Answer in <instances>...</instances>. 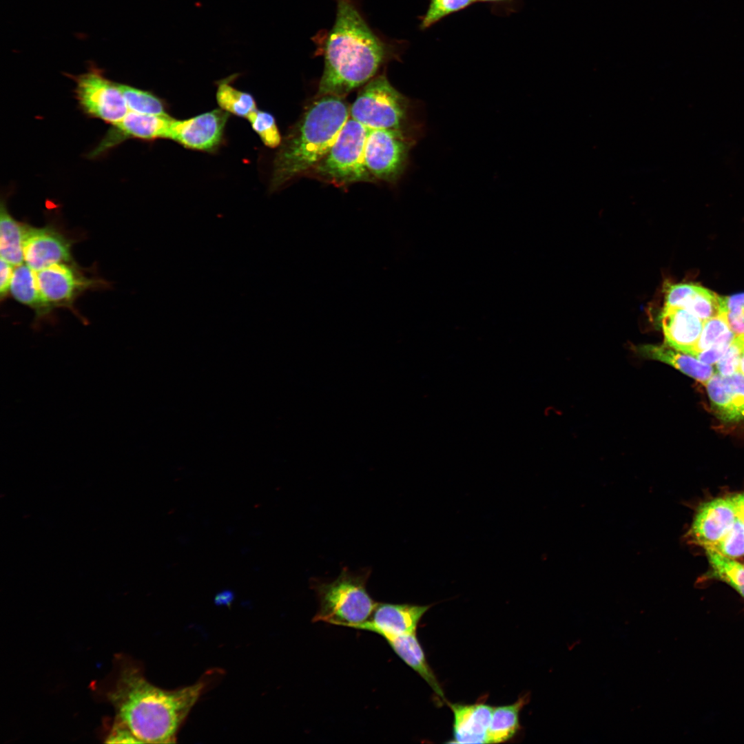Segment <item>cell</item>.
Segmentation results:
<instances>
[{
  "label": "cell",
  "instance_id": "13",
  "mask_svg": "<svg viewBox=\"0 0 744 744\" xmlns=\"http://www.w3.org/2000/svg\"><path fill=\"white\" fill-rule=\"evenodd\" d=\"M70 242L50 227H26L23 242L25 263L34 271L71 260Z\"/></svg>",
  "mask_w": 744,
  "mask_h": 744
},
{
  "label": "cell",
  "instance_id": "19",
  "mask_svg": "<svg viewBox=\"0 0 744 744\" xmlns=\"http://www.w3.org/2000/svg\"><path fill=\"white\" fill-rule=\"evenodd\" d=\"M10 291L15 300L34 309L38 318L50 313L52 309L41 293L36 271L26 264L18 265L14 269Z\"/></svg>",
  "mask_w": 744,
  "mask_h": 744
},
{
  "label": "cell",
  "instance_id": "37",
  "mask_svg": "<svg viewBox=\"0 0 744 744\" xmlns=\"http://www.w3.org/2000/svg\"><path fill=\"white\" fill-rule=\"evenodd\" d=\"M734 506L736 519L744 524V493L730 497Z\"/></svg>",
  "mask_w": 744,
  "mask_h": 744
},
{
  "label": "cell",
  "instance_id": "22",
  "mask_svg": "<svg viewBox=\"0 0 744 744\" xmlns=\"http://www.w3.org/2000/svg\"><path fill=\"white\" fill-rule=\"evenodd\" d=\"M216 97L220 109L237 116L247 118L257 109L254 96L235 88L227 79L218 83Z\"/></svg>",
  "mask_w": 744,
  "mask_h": 744
},
{
  "label": "cell",
  "instance_id": "35",
  "mask_svg": "<svg viewBox=\"0 0 744 744\" xmlns=\"http://www.w3.org/2000/svg\"><path fill=\"white\" fill-rule=\"evenodd\" d=\"M13 272V265L1 258L0 294L1 298L10 290Z\"/></svg>",
  "mask_w": 744,
  "mask_h": 744
},
{
  "label": "cell",
  "instance_id": "28",
  "mask_svg": "<svg viewBox=\"0 0 744 744\" xmlns=\"http://www.w3.org/2000/svg\"><path fill=\"white\" fill-rule=\"evenodd\" d=\"M730 331L731 329L723 313H720L716 316L705 321L699 339L690 355L694 356L696 354L709 348Z\"/></svg>",
  "mask_w": 744,
  "mask_h": 744
},
{
  "label": "cell",
  "instance_id": "4",
  "mask_svg": "<svg viewBox=\"0 0 744 744\" xmlns=\"http://www.w3.org/2000/svg\"><path fill=\"white\" fill-rule=\"evenodd\" d=\"M370 575L369 568L352 572L344 567L331 581L312 579L311 588L319 603L313 622L354 629L366 622L377 605L366 590Z\"/></svg>",
  "mask_w": 744,
  "mask_h": 744
},
{
  "label": "cell",
  "instance_id": "9",
  "mask_svg": "<svg viewBox=\"0 0 744 744\" xmlns=\"http://www.w3.org/2000/svg\"><path fill=\"white\" fill-rule=\"evenodd\" d=\"M229 116L220 108L185 120L174 119L168 138L187 149L214 151L222 142Z\"/></svg>",
  "mask_w": 744,
  "mask_h": 744
},
{
  "label": "cell",
  "instance_id": "25",
  "mask_svg": "<svg viewBox=\"0 0 744 744\" xmlns=\"http://www.w3.org/2000/svg\"><path fill=\"white\" fill-rule=\"evenodd\" d=\"M678 307L686 309L705 322L720 313V296L696 285L694 290Z\"/></svg>",
  "mask_w": 744,
  "mask_h": 744
},
{
  "label": "cell",
  "instance_id": "2",
  "mask_svg": "<svg viewBox=\"0 0 744 744\" xmlns=\"http://www.w3.org/2000/svg\"><path fill=\"white\" fill-rule=\"evenodd\" d=\"M204 682L165 690L148 682L139 670L123 667L114 688L108 694L116 719L141 743H170L199 699Z\"/></svg>",
  "mask_w": 744,
  "mask_h": 744
},
{
  "label": "cell",
  "instance_id": "38",
  "mask_svg": "<svg viewBox=\"0 0 744 744\" xmlns=\"http://www.w3.org/2000/svg\"><path fill=\"white\" fill-rule=\"evenodd\" d=\"M231 598H232V593L231 592H229V591H225V592L220 593L217 597L216 599L219 602H225V601L227 602L228 600H230Z\"/></svg>",
  "mask_w": 744,
  "mask_h": 744
},
{
  "label": "cell",
  "instance_id": "3",
  "mask_svg": "<svg viewBox=\"0 0 744 744\" xmlns=\"http://www.w3.org/2000/svg\"><path fill=\"white\" fill-rule=\"evenodd\" d=\"M344 97L316 96L282 139L273 163L269 191L304 176L328 152L350 117Z\"/></svg>",
  "mask_w": 744,
  "mask_h": 744
},
{
  "label": "cell",
  "instance_id": "17",
  "mask_svg": "<svg viewBox=\"0 0 744 744\" xmlns=\"http://www.w3.org/2000/svg\"><path fill=\"white\" fill-rule=\"evenodd\" d=\"M637 352L645 358L671 365L685 375L705 385L714 374V369L710 364L701 362L694 355L676 350L667 344L643 345L637 348Z\"/></svg>",
  "mask_w": 744,
  "mask_h": 744
},
{
  "label": "cell",
  "instance_id": "10",
  "mask_svg": "<svg viewBox=\"0 0 744 744\" xmlns=\"http://www.w3.org/2000/svg\"><path fill=\"white\" fill-rule=\"evenodd\" d=\"M736 519L730 497L712 499L698 508L685 539L690 544L709 548L728 533Z\"/></svg>",
  "mask_w": 744,
  "mask_h": 744
},
{
  "label": "cell",
  "instance_id": "29",
  "mask_svg": "<svg viewBox=\"0 0 744 744\" xmlns=\"http://www.w3.org/2000/svg\"><path fill=\"white\" fill-rule=\"evenodd\" d=\"M705 549L712 550L725 557L734 559L744 555V524L736 519L728 533L717 543Z\"/></svg>",
  "mask_w": 744,
  "mask_h": 744
},
{
  "label": "cell",
  "instance_id": "27",
  "mask_svg": "<svg viewBox=\"0 0 744 744\" xmlns=\"http://www.w3.org/2000/svg\"><path fill=\"white\" fill-rule=\"evenodd\" d=\"M476 0H430L425 14L421 17L420 28L426 30L446 17L459 12Z\"/></svg>",
  "mask_w": 744,
  "mask_h": 744
},
{
  "label": "cell",
  "instance_id": "24",
  "mask_svg": "<svg viewBox=\"0 0 744 744\" xmlns=\"http://www.w3.org/2000/svg\"><path fill=\"white\" fill-rule=\"evenodd\" d=\"M129 112L143 114L169 115L163 99L149 91L117 83Z\"/></svg>",
  "mask_w": 744,
  "mask_h": 744
},
{
  "label": "cell",
  "instance_id": "15",
  "mask_svg": "<svg viewBox=\"0 0 744 744\" xmlns=\"http://www.w3.org/2000/svg\"><path fill=\"white\" fill-rule=\"evenodd\" d=\"M661 321L665 344L690 354L699 339L704 322L685 308L665 306Z\"/></svg>",
  "mask_w": 744,
  "mask_h": 744
},
{
  "label": "cell",
  "instance_id": "30",
  "mask_svg": "<svg viewBox=\"0 0 744 744\" xmlns=\"http://www.w3.org/2000/svg\"><path fill=\"white\" fill-rule=\"evenodd\" d=\"M729 389V415L727 422L744 420V374L737 371L723 376Z\"/></svg>",
  "mask_w": 744,
  "mask_h": 744
},
{
  "label": "cell",
  "instance_id": "18",
  "mask_svg": "<svg viewBox=\"0 0 744 744\" xmlns=\"http://www.w3.org/2000/svg\"><path fill=\"white\" fill-rule=\"evenodd\" d=\"M386 641L394 652L420 674L433 690L446 703L442 688L427 663L424 650L415 633L393 637Z\"/></svg>",
  "mask_w": 744,
  "mask_h": 744
},
{
  "label": "cell",
  "instance_id": "14",
  "mask_svg": "<svg viewBox=\"0 0 744 744\" xmlns=\"http://www.w3.org/2000/svg\"><path fill=\"white\" fill-rule=\"evenodd\" d=\"M41 293L46 303L54 307L68 306L76 296L92 285L70 265L59 263L36 271Z\"/></svg>",
  "mask_w": 744,
  "mask_h": 744
},
{
  "label": "cell",
  "instance_id": "16",
  "mask_svg": "<svg viewBox=\"0 0 744 744\" xmlns=\"http://www.w3.org/2000/svg\"><path fill=\"white\" fill-rule=\"evenodd\" d=\"M453 713V739L457 743H486L493 707L485 703L446 702Z\"/></svg>",
  "mask_w": 744,
  "mask_h": 744
},
{
  "label": "cell",
  "instance_id": "11",
  "mask_svg": "<svg viewBox=\"0 0 744 744\" xmlns=\"http://www.w3.org/2000/svg\"><path fill=\"white\" fill-rule=\"evenodd\" d=\"M173 120L169 115L143 114L129 112L121 121L112 125L105 137L90 155L92 157L99 156L129 138L145 141L168 138Z\"/></svg>",
  "mask_w": 744,
  "mask_h": 744
},
{
  "label": "cell",
  "instance_id": "8",
  "mask_svg": "<svg viewBox=\"0 0 744 744\" xmlns=\"http://www.w3.org/2000/svg\"><path fill=\"white\" fill-rule=\"evenodd\" d=\"M74 79L76 99L88 116L114 125L129 112L117 83L107 79L99 68L92 66Z\"/></svg>",
  "mask_w": 744,
  "mask_h": 744
},
{
  "label": "cell",
  "instance_id": "34",
  "mask_svg": "<svg viewBox=\"0 0 744 744\" xmlns=\"http://www.w3.org/2000/svg\"><path fill=\"white\" fill-rule=\"evenodd\" d=\"M728 325L736 337L744 335V307L725 313Z\"/></svg>",
  "mask_w": 744,
  "mask_h": 744
},
{
  "label": "cell",
  "instance_id": "36",
  "mask_svg": "<svg viewBox=\"0 0 744 744\" xmlns=\"http://www.w3.org/2000/svg\"><path fill=\"white\" fill-rule=\"evenodd\" d=\"M720 313H725L744 307V293L727 297H720Z\"/></svg>",
  "mask_w": 744,
  "mask_h": 744
},
{
  "label": "cell",
  "instance_id": "32",
  "mask_svg": "<svg viewBox=\"0 0 744 744\" xmlns=\"http://www.w3.org/2000/svg\"><path fill=\"white\" fill-rule=\"evenodd\" d=\"M735 338V334L731 330L709 348L694 356L703 363L714 364L725 353Z\"/></svg>",
  "mask_w": 744,
  "mask_h": 744
},
{
  "label": "cell",
  "instance_id": "33",
  "mask_svg": "<svg viewBox=\"0 0 744 744\" xmlns=\"http://www.w3.org/2000/svg\"><path fill=\"white\" fill-rule=\"evenodd\" d=\"M105 742L110 743H141L127 726L116 719Z\"/></svg>",
  "mask_w": 744,
  "mask_h": 744
},
{
  "label": "cell",
  "instance_id": "42",
  "mask_svg": "<svg viewBox=\"0 0 744 744\" xmlns=\"http://www.w3.org/2000/svg\"><path fill=\"white\" fill-rule=\"evenodd\" d=\"M741 340L744 341V335L738 337Z\"/></svg>",
  "mask_w": 744,
  "mask_h": 744
},
{
  "label": "cell",
  "instance_id": "1",
  "mask_svg": "<svg viewBox=\"0 0 744 744\" xmlns=\"http://www.w3.org/2000/svg\"><path fill=\"white\" fill-rule=\"evenodd\" d=\"M335 1L334 23L316 39L324 62L316 96L344 97L372 79L388 61L397 59L404 45L375 33L354 0Z\"/></svg>",
  "mask_w": 744,
  "mask_h": 744
},
{
  "label": "cell",
  "instance_id": "21",
  "mask_svg": "<svg viewBox=\"0 0 744 744\" xmlns=\"http://www.w3.org/2000/svg\"><path fill=\"white\" fill-rule=\"evenodd\" d=\"M528 700V695L508 705L493 707L486 743H499L511 739L518 732L519 713Z\"/></svg>",
  "mask_w": 744,
  "mask_h": 744
},
{
  "label": "cell",
  "instance_id": "31",
  "mask_svg": "<svg viewBox=\"0 0 744 744\" xmlns=\"http://www.w3.org/2000/svg\"><path fill=\"white\" fill-rule=\"evenodd\" d=\"M742 355L741 345L735 338L727 351L716 362L717 373L722 376H729L738 371Z\"/></svg>",
  "mask_w": 744,
  "mask_h": 744
},
{
  "label": "cell",
  "instance_id": "6",
  "mask_svg": "<svg viewBox=\"0 0 744 744\" xmlns=\"http://www.w3.org/2000/svg\"><path fill=\"white\" fill-rule=\"evenodd\" d=\"M409 110L408 99L382 74L364 85L350 106L349 116L368 130L407 131Z\"/></svg>",
  "mask_w": 744,
  "mask_h": 744
},
{
  "label": "cell",
  "instance_id": "41",
  "mask_svg": "<svg viewBox=\"0 0 744 744\" xmlns=\"http://www.w3.org/2000/svg\"><path fill=\"white\" fill-rule=\"evenodd\" d=\"M483 1V2H499V1H505V0H476V1Z\"/></svg>",
  "mask_w": 744,
  "mask_h": 744
},
{
  "label": "cell",
  "instance_id": "26",
  "mask_svg": "<svg viewBox=\"0 0 744 744\" xmlns=\"http://www.w3.org/2000/svg\"><path fill=\"white\" fill-rule=\"evenodd\" d=\"M254 131L267 147H279L282 138L274 116L269 112L256 110L247 117Z\"/></svg>",
  "mask_w": 744,
  "mask_h": 744
},
{
  "label": "cell",
  "instance_id": "7",
  "mask_svg": "<svg viewBox=\"0 0 744 744\" xmlns=\"http://www.w3.org/2000/svg\"><path fill=\"white\" fill-rule=\"evenodd\" d=\"M414 138L407 131L368 130L364 148L366 167L376 180L396 183L408 163Z\"/></svg>",
  "mask_w": 744,
  "mask_h": 744
},
{
  "label": "cell",
  "instance_id": "20",
  "mask_svg": "<svg viewBox=\"0 0 744 744\" xmlns=\"http://www.w3.org/2000/svg\"><path fill=\"white\" fill-rule=\"evenodd\" d=\"M1 258L13 266L23 264V242L27 225L14 219L2 203L0 213Z\"/></svg>",
  "mask_w": 744,
  "mask_h": 744
},
{
  "label": "cell",
  "instance_id": "39",
  "mask_svg": "<svg viewBox=\"0 0 744 744\" xmlns=\"http://www.w3.org/2000/svg\"><path fill=\"white\" fill-rule=\"evenodd\" d=\"M739 371H741L743 374H744V356L743 355H742L741 361H740Z\"/></svg>",
  "mask_w": 744,
  "mask_h": 744
},
{
  "label": "cell",
  "instance_id": "23",
  "mask_svg": "<svg viewBox=\"0 0 744 744\" xmlns=\"http://www.w3.org/2000/svg\"><path fill=\"white\" fill-rule=\"evenodd\" d=\"M705 550L711 576L727 583L744 597V565L712 550Z\"/></svg>",
  "mask_w": 744,
  "mask_h": 744
},
{
  "label": "cell",
  "instance_id": "12",
  "mask_svg": "<svg viewBox=\"0 0 744 744\" xmlns=\"http://www.w3.org/2000/svg\"><path fill=\"white\" fill-rule=\"evenodd\" d=\"M431 606L377 603L370 618L356 629L382 636L385 640L415 633L422 616Z\"/></svg>",
  "mask_w": 744,
  "mask_h": 744
},
{
  "label": "cell",
  "instance_id": "40",
  "mask_svg": "<svg viewBox=\"0 0 744 744\" xmlns=\"http://www.w3.org/2000/svg\"><path fill=\"white\" fill-rule=\"evenodd\" d=\"M736 338L738 339V340L739 341V342H740V344L741 345V351H742L743 355L744 356V341L741 340V339H739L737 337H736Z\"/></svg>",
  "mask_w": 744,
  "mask_h": 744
},
{
  "label": "cell",
  "instance_id": "5",
  "mask_svg": "<svg viewBox=\"0 0 744 744\" xmlns=\"http://www.w3.org/2000/svg\"><path fill=\"white\" fill-rule=\"evenodd\" d=\"M368 129L349 117L325 156L304 176L344 188L360 182H376L364 161Z\"/></svg>",
  "mask_w": 744,
  "mask_h": 744
}]
</instances>
